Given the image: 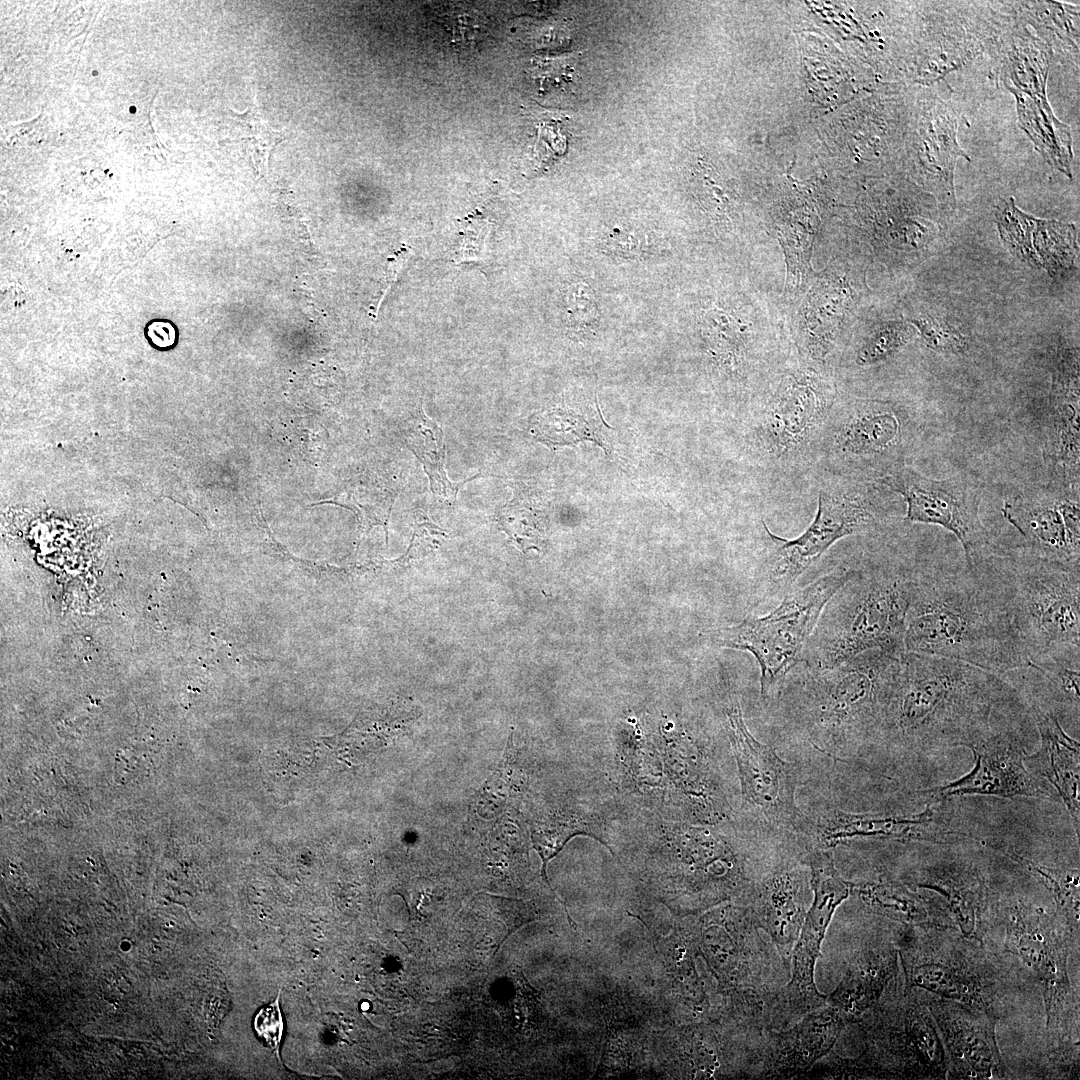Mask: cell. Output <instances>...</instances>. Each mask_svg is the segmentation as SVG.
Returning <instances> with one entry per match:
<instances>
[{"label": "cell", "instance_id": "6da1fadb", "mask_svg": "<svg viewBox=\"0 0 1080 1080\" xmlns=\"http://www.w3.org/2000/svg\"><path fill=\"white\" fill-rule=\"evenodd\" d=\"M903 642L905 652L998 675L1029 665L996 580L977 563L962 573L916 571Z\"/></svg>", "mask_w": 1080, "mask_h": 1080}, {"label": "cell", "instance_id": "7a4b0ae2", "mask_svg": "<svg viewBox=\"0 0 1080 1080\" xmlns=\"http://www.w3.org/2000/svg\"><path fill=\"white\" fill-rule=\"evenodd\" d=\"M1016 701V690L1001 675L904 652L879 732L908 746H957L990 726L995 711Z\"/></svg>", "mask_w": 1080, "mask_h": 1080}, {"label": "cell", "instance_id": "3957f363", "mask_svg": "<svg viewBox=\"0 0 1080 1080\" xmlns=\"http://www.w3.org/2000/svg\"><path fill=\"white\" fill-rule=\"evenodd\" d=\"M898 977V976H897ZM897 977L887 997L856 1024L864 1036V1049L855 1058L838 1056L814 1065L824 1078H947V1060L934 1019L921 989Z\"/></svg>", "mask_w": 1080, "mask_h": 1080}, {"label": "cell", "instance_id": "277c9868", "mask_svg": "<svg viewBox=\"0 0 1080 1080\" xmlns=\"http://www.w3.org/2000/svg\"><path fill=\"white\" fill-rule=\"evenodd\" d=\"M915 574L908 569L857 570L821 613L811 667H831L871 649L902 655Z\"/></svg>", "mask_w": 1080, "mask_h": 1080}, {"label": "cell", "instance_id": "5b68a950", "mask_svg": "<svg viewBox=\"0 0 1080 1080\" xmlns=\"http://www.w3.org/2000/svg\"><path fill=\"white\" fill-rule=\"evenodd\" d=\"M902 655L862 652L826 668H812L804 712L812 743L833 756L852 741L879 732Z\"/></svg>", "mask_w": 1080, "mask_h": 1080}, {"label": "cell", "instance_id": "8992f818", "mask_svg": "<svg viewBox=\"0 0 1080 1080\" xmlns=\"http://www.w3.org/2000/svg\"><path fill=\"white\" fill-rule=\"evenodd\" d=\"M982 943L947 926H906L896 941L904 982L1000 1018L1007 973Z\"/></svg>", "mask_w": 1080, "mask_h": 1080}, {"label": "cell", "instance_id": "52a82bcc", "mask_svg": "<svg viewBox=\"0 0 1080 1080\" xmlns=\"http://www.w3.org/2000/svg\"><path fill=\"white\" fill-rule=\"evenodd\" d=\"M713 923L705 946L734 1015L752 1033L781 1029V979L789 971L780 954L761 936L747 905L728 909Z\"/></svg>", "mask_w": 1080, "mask_h": 1080}, {"label": "cell", "instance_id": "ba28073f", "mask_svg": "<svg viewBox=\"0 0 1080 1080\" xmlns=\"http://www.w3.org/2000/svg\"><path fill=\"white\" fill-rule=\"evenodd\" d=\"M1009 608L1029 662L1080 649L1079 567L1038 559L989 570Z\"/></svg>", "mask_w": 1080, "mask_h": 1080}, {"label": "cell", "instance_id": "9c48e42d", "mask_svg": "<svg viewBox=\"0 0 1080 1080\" xmlns=\"http://www.w3.org/2000/svg\"><path fill=\"white\" fill-rule=\"evenodd\" d=\"M995 896V895H994ZM988 927L1004 925L1005 952L1018 956L1041 985L1046 1011L1048 1048L1064 1053L1078 1043V1001L1067 972V942L1071 939L1064 924L1022 899L993 897Z\"/></svg>", "mask_w": 1080, "mask_h": 1080}, {"label": "cell", "instance_id": "30bf717a", "mask_svg": "<svg viewBox=\"0 0 1080 1080\" xmlns=\"http://www.w3.org/2000/svg\"><path fill=\"white\" fill-rule=\"evenodd\" d=\"M856 571H832L787 594L767 615L748 617L738 625L714 630L709 639L720 647L751 653L760 668L761 694L766 696L801 659L825 606Z\"/></svg>", "mask_w": 1080, "mask_h": 1080}, {"label": "cell", "instance_id": "8fae6325", "mask_svg": "<svg viewBox=\"0 0 1080 1080\" xmlns=\"http://www.w3.org/2000/svg\"><path fill=\"white\" fill-rule=\"evenodd\" d=\"M878 495V489L870 484L853 485L835 492L821 491L812 523L792 540L774 535L764 524L776 547L762 578L763 594L773 596L787 592L836 541L874 528L882 516Z\"/></svg>", "mask_w": 1080, "mask_h": 1080}, {"label": "cell", "instance_id": "7c38bea8", "mask_svg": "<svg viewBox=\"0 0 1080 1080\" xmlns=\"http://www.w3.org/2000/svg\"><path fill=\"white\" fill-rule=\"evenodd\" d=\"M806 863L810 867L813 901L791 953V976L782 989V1029L827 1004V996L818 991L814 982L815 964L834 911L851 894L853 887V882L838 872L831 849L810 851Z\"/></svg>", "mask_w": 1080, "mask_h": 1080}, {"label": "cell", "instance_id": "4fadbf2b", "mask_svg": "<svg viewBox=\"0 0 1080 1080\" xmlns=\"http://www.w3.org/2000/svg\"><path fill=\"white\" fill-rule=\"evenodd\" d=\"M906 503L904 520L940 526L960 542L967 568L988 544L980 517L979 489L963 478L933 479L908 466H899L879 479Z\"/></svg>", "mask_w": 1080, "mask_h": 1080}, {"label": "cell", "instance_id": "5bb4252c", "mask_svg": "<svg viewBox=\"0 0 1080 1080\" xmlns=\"http://www.w3.org/2000/svg\"><path fill=\"white\" fill-rule=\"evenodd\" d=\"M728 731L741 783L742 804L757 818L789 831H800L807 819L795 801L797 771L774 749L749 732L738 703L727 711Z\"/></svg>", "mask_w": 1080, "mask_h": 1080}, {"label": "cell", "instance_id": "9a60e30c", "mask_svg": "<svg viewBox=\"0 0 1080 1080\" xmlns=\"http://www.w3.org/2000/svg\"><path fill=\"white\" fill-rule=\"evenodd\" d=\"M957 746L972 751L974 767L958 780L923 790L931 801L974 794L1051 799L1043 783L1026 767V752L1016 732L990 725Z\"/></svg>", "mask_w": 1080, "mask_h": 1080}, {"label": "cell", "instance_id": "2e32d148", "mask_svg": "<svg viewBox=\"0 0 1080 1080\" xmlns=\"http://www.w3.org/2000/svg\"><path fill=\"white\" fill-rule=\"evenodd\" d=\"M923 999L945 1050L947 1078L1011 1077L996 1041L997 1016L925 991Z\"/></svg>", "mask_w": 1080, "mask_h": 1080}, {"label": "cell", "instance_id": "e0dca14e", "mask_svg": "<svg viewBox=\"0 0 1080 1080\" xmlns=\"http://www.w3.org/2000/svg\"><path fill=\"white\" fill-rule=\"evenodd\" d=\"M1079 420V354L1073 348H1061L1052 359L1042 451L1055 488L1079 489Z\"/></svg>", "mask_w": 1080, "mask_h": 1080}, {"label": "cell", "instance_id": "ac0fdd59", "mask_svg": "<svg viewBox=\"0 0 1080 1080\" xmlns=\"http://www.w3.org/2000/svg\"><path fill=\"white\" fill-rule=\"evenodd\" d=\"M908 414L886 401L860 400L839 419L834 434L837 454L864 469H896L910 439ZM882 476V477H883Z\"/></svg>", "mask_w": 1080, "mask_h": 1080}, {"label": "cell", "instance_id": "d6986e66", "mask_svg": "<svg viewBox=\"0 0 1080 1080\" xmlns=\"http://www.w3.org/2000/svg\"><path fill=\"white\" fill-rule=\"evenodd\" d=\"M844 1016L826 1004L814 1009L793 1026L765 1032L760 1044L752 1047V1077L792 1078L808 1072L834 1046L844 1026Z\"/></svg>", "mask_w": 1080, "mask_h": 1080}, {"label": "cell", "instance_id": "ffe728a7", "mask_svg": "<svg viewBox=\"0 0 1080 1080\" xmlns=\"http://www.w3.org/2000/svg\"><path fill=\"white\" fill-rule=\"evenodd\" d=\"M829 396L822 381L807 372L785 377L758 425V441L776 457L801 450L826 419Z\"/></svg>", "mask_w": 1080, "mask_h": 1080}, {"label": "cell", "instance_id": "44dd1931", "mask_svg": "<svg viewBox=\"0 0 1080 1080\" xmlns=\"http://www.w3.org/2000/svg\"><path fill=\"white\" fill-rule=\"evenodd\" d=\"M946 800L927 806L914 815L883 813H847L838 809L824 813L818 822L822 847L831 849L854 838H885L898 841L950 843L969 837L952 826L951 809Z\"/></svg>", "mask_w": 1080, "mask_h": 1080}, {"label": "cell", "instance_id": "7402d4cb", "mask_svg": "<svg viewBox=\"0 0 1080 1080\" xmlns=\"http://www.w3.org/2000/svg\"><path fill=\"white\" fill-rule=\"evenodd\" d=\"M915 886L939 898L933 908L943 926L983 944L994 893L981 872L961 860L936 862L916 872Z\"/></svg>", "mask_w": 1080, "mask_h": 1080}, {"label": "cell", "instance_id": "603a6c76", "mask_svg": "<svg viewBox=\"0 0 1080 1080\" xmlns=\"http://www.w3.org/2000/svg\"><path fill=\"white\" fill-rule=\"evenodd\" d=\"M805 872L785 862L771 869L754 887L747 903L790 971L791 953L806 916Z\"/></svg>", "mask_w": 1080, "mask_h": 1080}, {"label": "cell", "instance_id": "cb8c5ba5", "mask_svg": "<svg viewBox=\"0 0 1080 1080\" xmlns=\"http://www.w3.org/2000/svg\"><path fill=\"white\" fill-rule=\"evenodd\" d=\"M995 218L1003 243L1023 262L1051 275L1073 264L1078 247L1072 224L1035 218L1017 208L1013 198L999 203Z\"/></svg>", "mask_w": 1080, "mask_h": 1080}, {"label": "cell", "instance_id": "d4e9b609", "mask_svg": "<svg viewBox=\"0 0 1080 1080\" xmlns=\"http://www.w3.org/2000/svg\"><path fill=\"white\" fill-rule=\"evenodd\" d=\"M916 170L922 186L940 203L954 208V168L967 157L957 142L955 111L939 99L922 104L916 129Z\"/></svg>", "mask_w": 1080, "mask_h": 1080}, {"label": "cell", "instance_id": "484cf974", "mask_svg": "<svg viewBox=\"0 0 1080 1080\" xmlns=\"http://www.w3.org/2000/svg\"><path fill=\"white\" fill-rule=\"evenodd\" d=\"M1054 490L1010 498L1004 502L1001 512L1022 536L1030 555L1079 567L1080 543L1073 540L1066 528L1059 510L1057 490Z\"/></svg>", "mask_w": 1080, "mask_h": 1080}, {"label": "cell", "instance_id": "4316f807", "mask_svg": "<svg viewBox=\"0 0 1080 1080\" xmlns=\"http://www.w3.org/2000/svg\"><path fill=\"white\" fill-rule=\"evenodd\" d=\"M1029 711L1040 735V746L1032 755L1025 753V765L1037 778L1043 777L1051 783L1068 810L1076 835L1079 836V743L1066 734L1051 711L1034 702Z\"/></svg>", "mask_w": 1080, "mask_h": 1080}, {"label": "cell", "instance_id": "83f0119b", "mask_svg": "<svg viewBox=\"0 0 1080 1080\" xmlns=\"http://www.w3.org/2000/svg\"><path fill=\"white\" fill-rule=\"evenodd\" d=\"M898 976V951L893 942L874 941L856 951L840 983L827 996L847 1023H856L876 1006Z\"/></svg>", "mask_w": 1080, "mask_h": 1080}, {"label": "cell", "instance_id": "f1b7e54d", "mask_svg": "<svg viewBox=\"0 0 1080 1080\" xmlns=\"http://www.w3.org/2000/svg\"><path fill=\"white\" fill-rule=\"evenodd\" d=\"M817 285L806 301L802 341L813 358L821 359L833 347L837 326L858 293L842 278L836 282L825 280Z\"/></svg>", "mask_w": 1080, "mask_h": 1080}, {"label": "cell", "instance_id": "f546056e", "mask_svg": "<svg viewBox=\"0 0 1080 1080\" xmlns=\"http://www.w3.org/2000/svg\"><path fill=\"white\" fill-rule=\"evenodd\" d=\"M1012 93L1021 128L1045 160L1071 178L1073 152L1069 126L1055 117L1046 97Z\"/></svg>", "mask_w": 1080, "mask_h": 1080}, {"label": "cell", "instance_id": "4dcf8cb0", "mask_svg": "<svg viewBox=\"0 0 1080 1080\" xmlns=\"http://www.w3.org/2000/svg\"><path fill=\"white\" fill-rule=\"evenodd\" d=\"M851 893H854L873 913L906 926H942L931 905L899 881L879 878L853 883Z\"/></svg>", "mask_w": 1080, "mask_h": 1080}, {"label": "cell", "instance_id": "1f68e13d", "mask_svg": "<svg viewBox=\"0 0 1080 1080\" xmlns=\"http://www.w3.org/2000/svg\"><path fill=\"white\" fill-rule=\"evenodd\" d=\"M530 430L536 440L549 447L575 444L592 440L607 448V430L597 411L578 412L569 408L555 407L535 413L530 419Z\"/></svg>", "mask_w": 1080, "mask_h": 1080}, {"label": "cell", "instance_id": "d6a6232c", "mask_svg": "<svg viewBox=\"0 0 1080 1080\" xmlns=\"http://www.w3.org/2000/svg\"><path fill=\"white\" fill-rule=\"evenodd\" d=\"M407 444L422 463L433 495L443 501L453 503L463 484L481 476L478 474L459 484L448 479L444 466L446 450L443 430L425 414L421 405L411 420Z\"/></svg>", "mask_w": 1080, "mask_h": 1080}, {"label": "cell", "instance_id": "836d02e7", "mask_svg": "<svg viewBox=\"0 0 1080 1080\" xmlns=\"http://www.w3.org/2000/svg\"><path fill=\"white\" fill-rule=\"evenodd\" d=\"M1050 49L1033 37L1013 39L1004 61V83L1011 92L1046 97Z\"/></svg>", "mask_w": 1080, "mask_h": 1080}, {"label": "cell", "instance_id": "e575fe53", "mask_svg": "<svg viewBox=\"0 0 1080 1080\" xmlns=\"http://www.w3.org/2000/svg\"><path fill=\"white\" fill-rule=\"evenodd\" d=\"M1013 857L1039 881L1052 894L1055 905L1056 917L1067 928L1073 941L1078 940L1079 935V869L1051 868L1041 865L1025 857L1014 854Z\"/></svg>", "mask_w": 1080, "mask_h": 1080}, {"label": "cell", "instance_id": "d590c367", "mask_svg": "<svg viewBox=\"0 0 1080 1080\" xmlns=\"http://www.w3.org/2000/svg\"><path fill=\"white\" fill-rule=\"evenodd\" d=\"M545 516L519 493L499 512L498 522L512 542L525 552L539 549L545 538Z\"/></svg>", "mask_w": 1080, "mask_h": 1080}, {"label": "cell", "instance_id": "8d00e7d4", "mask_svg": "<svg viewBox=\"0 0 1080 1080\" xmlns=\"http://www.w3.org/2000/svg\"><path fill=\"white\" fill-rule=\"evenodd\" d=\"M596 832L593 831L592 826L584 820L579 818H568L566 820H559L557 822H544L537 827H534L532 832V843L536 851L542 860V877L546 883L550 886L552 892L553 889L547 877V863L551 860L566 844V842L573 836L578 834L594 836L599 840ZM554 896L560 900L555 892ZM561 901V900H560ZM564 908L568 912L566 904Z\"/></svg>", "mask_w": 1080, "mask_h": 1080}, {"label": "cell", "instance_id": "74e56055", "mask_svg": "<svg viewBox=\"0 0 1080 1080\" xmlns=\"http://www.w3.org/2000/svg\"><path fill=\"white\" fill-rule=\"evenodd\" d=\"M911 324L900 321L883 323L867 336L856 356L861 366L875 365L896 355L913 337Z\"/></svg>", "mask_w": 1080, "mask_h": 1080}, {"label": "cell", "instance_id": "f35d334b", "mask_svg": "<svg viewBox=\"0 0 1080 1080\" xmlns=\"http://www.w3.org/2000/svg\"><path fill=\"white\" fill-rule=\"evenodd\" d=\"M910 324L925 345L942 354H962L968 349V339L947 320L929 314L910 319Z\"/></svg>", "mask_w": 1080, "mask_h": 1080}, {"label": "cell", "instance_id": "ab89813d", "mask_svg": "<svg viewBox=\"0 0 1080 1080\" xmlns=\"http://www.w3.org/2000/svg\"><path fill=\"white\" fill-rule=\"evenodd\" d=\"M593 290L583 282L572 284L567 292V316L573 327H590L598 318Z\"/></svg>", "mask_w": 1080, "mask_h": 1080}, {"label": "cell", "instance_id": "60d3db41", "mask_svg": "<svg viewBox=\"0 0 1080 1080\" xmlns=\"http://www.w3.org/2000/svg\"><path fill=\"white\" fill-rule=\"evenodd\" d=\"M280 993L275 1001L263 1007L254 1018V1030L279 1058V1048L284 1031V1022L280 1010Z\"/></svg>", "mask_w": 1080, "mask_h": 1080}]
</instances>
